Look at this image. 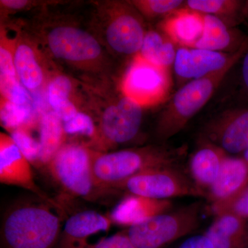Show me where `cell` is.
Instances as JSON below:
<instances>
[{
	"label": "cell",
	"instance_id": "obj_21",
	"mask_svg": "<svg viewBox=\"0 0 248 248\" xmlns=\"http://www.w3.org/2000/svg\"><path fill=\"white\" fill-rule=\"evenodd\" d=\"M177 47L161 31H146L138 55L155 66L170 70L174 65Z\"/></svg>",
	"mask_w": 248,
	"mask_h": 248
},
{
	"label": "cell",
	"instance_id": "obj_26",
	"mask_svg": "<svg viewBox=\"0 0 248 248\" xmlns=\"http://www.w3.org/2000/svg\"><path fill=\"white\" fill-rule=\"evenodd\" d=\"M145 17L149 19L166 18L183 9L185 1L182 0H142L131 3Z\"/></svg>",
	"mask_w": 248,
	"mask_h": 248
},
{
	"label": "cell",
	"instance_id": "obj_7",
	"mask_svg": "<svg viewBox=\"0 0 248 248\" xmlns=\"http://www.w3.org/2000/svg\"><path fill=\"white\" fill-rule=\"evenodd\" d=\"M143 121V107L122 94L103 112L93 140L101 153L129 143L138 136Z\"/></svg>",
	"mask_w": 248,
	"mask_h": 248
},
{
	"label": "cell",
	"instance_id": "obj_13",
	"mask_svg": "<svg viewBox=\"0 0 248 248\" xmlns=\"http://www.w3.org/2000/svg\"><path fill=\"white\" fill-rule=\"evenodd\" d=\"M112 222L110 217L86 210L78 212L67 218L62 228L55 248H91L107 236Z\"/></svg>",
	"mask_w": 248,
	"mask_h": 248
},
{
	"label": "cell",
	"instance_id": "obj_27",
	"mask_svg": "<svg viewBox=\"0 0 248 248\" xmlns=\"http://www.w3.org/2000/svg\"><path fill=\"white\" fill-rule=\"evenodd\" d=\"M209 209L215 217L231 214L248 219V184L231 198L210 204Z\"/></svg>",
	"mask_w": 248,
	"mask_h": 248
},
{
	"label": "cell",
	"instance_id": "obj_32",
	"mask_svg": "<svg viewBox=\"0 0 248 248\" xmlns=\"http://www.w3.org/2000/svg\"><path fill=\"white\" fill-rule=\"evenodd\" d=\"M239 100L237 104H248V46L245 50L239 62Z\"/></svg>",
	"mask_w": 248,
	"mask_h": 248
},
{
	"label": "cell",
	"instance_id": "obj_39",
	"mask_svg": "<svg viewBox=\"0 0 248 248\" xmlns=\"http://www.w3.org/2000/svg\"></svg>",
	"mask_w": 248,
	"mask_h": 248
},
{
	"label": "cell",
	"instance_id": "obj_29",
	"mask_svg": "<svg viewBox=\"0 0 248 248\" xmlns=\"http://www.w3.org/2000/svg\"><path fill=\"white\" fill-rule=\"evenodd\" d=\"M71 80L65 76H58L50 81L47 89V99L53 110L70 101L72 91Z\"/></svg>",
	"mask_w": 248,
	"mask_h": 248
},
{
	"label": "cell",
	"instance_id": "obj_10",
	"mask_svg": "<svg viewBox=\"0 0 248 248\" xmlns=\"http://www.w3.org/2000/svg\"><path fill=\"white\" fill-rule=\"evenodd\" d=\"M248 46V39L234 53H223L197 48H177L174 71L179 87L193 80L202 79L221 71L239 60Z\"/></svg>",
	"mask_w": 248,
	"mask_h": 248
},
{
	"label": "cell",
	"instance_id": "obj_24",
	"mask_svg": "<svg viewBox=\"0 0 248 248\" xmlns=\"http://www.w3.org/2000/svg\"><path fill=\"white\" fill-rule=\"evenodd\" d=\"M14 65L18 79L30 92L35 91L43 84L45 75L31 46L19 44L15 50Z\"/></svg>",
	"mask_w": 248,
	"mask_h": 248
},
{
	"label": "cell",
	"instance_id": "obj_30",
	"mask_svg": "<svg viewBox=\"0 0 248 248\" xmlns=\"http://www.w3.org/2000/svg\"><path fill=\"white\" fill-rule=\"evenodd\" d=\"M11 136L31 164L33 161L39 162L40 143L28 133L25 128L16 129L11 132Z\"/></svg>",
	"mask_w": 248,
	"mask_h": 248
},
{
	"label": "cell",
	"instance_id": "obj_4",
	"mask_svg": "<svg viewBox=\"0 0 248 248\" xmlns=\"http://www.w3.org/2000/svg\"><path fill=\"white\" fill-rule=\"evenodd\" d=\"M93 150L79 143L64 144L46 167L54 182L68 198L92 200L102 195L94 181Z\"/></svg>",
	"mask_w": 248,
	"mask_h": 248
},
{
	"label": "cell",
	"instance_id": "obj_25",
	"mask_svg": "<svg viewBox=\"0 0 248 248\" xmlns=\"http://www.w3.org/2000/svg\"><path fill=\"white\" fill-rule=\"evenodd\" d=\"M0 115L3 126L11 132L25 128L32 118V105H19L3 99Z\"/></svg>",
	"mask_w": 248,
	"mask_h": 248
},
{
	"label": "cell",
	"instance_id": "obj_9",
	"mask_svg": "<svg viewBox=\"0 0 248 248\" xmlns=\"http://www.w3.org/2000/svg\"><path fill=\"white\" fill-rule=\"evenodd\" d=\"M200 139L240 156L248 148V104H236L214 115L204 124Z\"/></svg>",
	"mask_w": 248,
	"mask_h": 248
},
{
	"label": "cell",
	"instance_id": "obj_12",
	"mask_svg": "<svg viewBox=\"0 0 248 248\" xmlns=\"http://www.w3.org/2000/svg\"><path fill=\"white\" fill-rule=\"evenodd\" d=\"M47 44L54 56L72 63L95 60L102 55V46L86 31L70 26H60L50 30Z\"/></svg>",
	"mask_w": 248,
	"mask_h": 248
},
{
	"label": "cell",
	"instance_id": "obj_23",
	"mask_svg": "<svg viewBox=\"0 0 248 248\" xmlns=\"http://www.w3.org/2000/svg\"><path fill=\"white\" fill-rule=\"evenodd\" d=\"M65 135L63 122L54 111L46 112L42 115L40 123L39 164L48 165L64 145Z\"/></svg>",
	"mask_w": 248,
	"mask_h": 248
},
{
	"label": "cell",
	"instance_id": "obj_8",
	"mask_svg": "<svg viewBox=\"0 0 248 248\" xmlns=\"http://www.w3.org/2000/svg\"><path fill=\"white\" fill-rule=\"evenodd\" d=\"M170 70L161 68L136 55L122 81V93L142 107L164 102L172 88Z\"/></svg>",
	"mask_w": 248,
	"mask_h": 248
},
{
	"label": "cell",
	"instance_id": "obj_35",
	"mask_svg": "<svg viewBox=\"0 0 248 248\" xmlns=\"http://www.w3.org/2000/svg\"><path fill=\"white\" fill-rule=\"evenodd\" d=\"M177 248H215L205 234H197L186 239Z\"/></svg>",
	"mask_w": 248,
	"mask_h": 248
},
{
	"label": "cell",
	"instance_id": "obj_11",
	"mask_svg": "<svg viewBox=\"0 0 248 248\" xmlns=\"http://www.w3.org/2000/svg\"><path fill=\"white\" fill-rule=\"evenodd\" d=\"M31 164L11 135L1 133L0 183L29 191L37 198L51 204L61 212L62 208L58 202L52 200L36 184Z\"/></svg>",
	"mask_w": 248,
	"mask_h": 248
},
{
	"label": "cell",
	"instance_id": "obj_36",
	"mask_svg": "<svg viewBox=\"0 0 248 248\" xmlns=\"http://www.w3.org/2000/svg\"><path fill=\"white\" fill-rule=\"evenodd\" d=\"M1 3L5 7L9 9H21L27 6L28 1L24 0H3Z\"/></svg>",
	"mask_w": 248,
	"mask_h": 248
},
{
	"label": "cell",
	"instance_id": "obj_17",
	"mask_svg": "<svg viewBox=\"0 0 248 248\" xmlns=\"http://www.w3.org/2000/svg\"><path fill=\"white\" fill-rule=\"evenodd\" d=\"M160 29L177 48H194L203 35V15L183 8L163 19Z\"/></svg>",
	"mask_w": 248,
	"mask_h": 248
},
{
	"label": "cell",
	"instance_id": "obj_3",
	"mask_svg": "<svg viewBox=\"0 0 248 248\" xmlns=\"http://www.w3.org/2000/svg\"><path fill=\"white\" fill-rule=\"evenodd\" d=\"M239 60L215 74L189 81L179 87L159 116L155 130L157 138L166 141L184 130L208 104Z\"/></svg>",
	"mask_w": 248,
	"mask_h": 248
},
{
	"label": "cell",
	"instance_id": "obj_6",
	"mask_svg": "<svg viewBox=\"0 0 248 248\" xmlns=\"http://www.w3.org/2000/svg\"><path fill=\"white\" fill-rule=\"evenodd\" d=\"M115 190L159 200H170L175 197H206L177 166L161 168L138 174L117 186Z\"/></svg>",
	"mask_w": 248,
	"mask_h": 248
},
{
	"label": "cell",
	"instance_id": "obj_16",
	"mask_svg": "<svg viewBox=\"0 0 248 248\" xmlns=\"http://www.w3.org/2000/svg\"><path fill=\"white\" fill-rule=\"evenodd\" d=\"M227 155L221 148L200 139L198 147L191 155L189 170L192 182L205 195L218 177Z\"/></svg>",
	"mask_w": 248,
	"mask_h": 248
},
{
	"label": "cell",
	"instance_id": "obj_34",
	"mask_svg": "<svg viewBox=\"0 0 248 248\" xmlns=\"http://www.w3.org/2000/svg\"><path fill=\"white\" fill-rule=\"evenodd\" d=\"M0 76H17L14 65V55L4 45L0 47Z\"/></svg>",
	"mask_w": 248,
	"mask_h": 248
},
{
	"label": "cell",
	"instance_id": "obj_31",
	"mask_svg": "<svg viewBox=\"0 0 248 248\" xmlns=\"http://www.w3.org/2000/svg\"><path fill=\"white\" fill-rule=\"evenodd\" d=\"M65 133L68 135H86L93 138L96 133V127L92 118L83 112H78L72 120L63 123Z\"/></svg>",
	"mask_w": 248,
	"mask_h": 248
},
{
	"label": "cell",
	"instance_id": "obj_28",
	"mask_svg": "<svg viewBox=\"0 0 248 248\" xmlns=\"http://www.w3.org/2000/svg\"><path fill=\"white\" fill-rule=\"evenodd\" d=\"M0 89L5 100L19 105H32L30 93L17 76H0Z\"/></svg>",
	"mask_w": 248,
	"mask_h": 248
},
{
	"label": "cell",
	"instance_id": "obj_2",
	"mask_svg": "<svg viewBox=\"0 0 248 248\" xmlns=\"http://www.w3.org/2000/svg\"><path fill=\"white\" fill-rule=\"evenodd\" d=\"M54 209L40 199L11 205L1 218L0 248H55L62 220Z\"/></svg>",
	"mask_w": 248,
	"mask_h": 248
},
{
	"label": "cell",
	"instance_id": "obj_20",
	"mask_svg": "<svg viewBox=\"0 0 248 248\" xmlns=\"http://www.w3.org/2000/svg\"><path fill=\"white\" fill-rule=\"evenodd\" d=\"M204 234L215 248H248V219L231 214L218 215Z\"/></svg>",
	"mask_w": 248,
	"mask_h": 248
},
{
	"label": "cell",
	"instance_id": "obj_37",
	"mask_svg": "<svg viewBox=\"0 0 248 248\" xmlns=\"http://www.w3.org/2000/svg\"><path fill=\"white\" fill-rule=\"evenodd\" d=\"M244 19H248V1H245L244 8Z\"/></svg>",
	"mask_w": 248,
	"mask_h": 248
},
{
	"label": "cell",
	"instance_id": "obj_18",
	"mask_svg": "<svg viewBox=\"0 0 248 248\" xmlns=\"http://www.w3.org/2000/svg\"><path fill=\"white\" fill-rule=\"evenodd\" d=\"M248 184V166L241 156L228 155L216 180L206 192L210 204L228 200Z\"/></svg>",
	"mask_w": 248,
	"mask_h": 248
},
{
	"label": "cell",
	"instance_id": "obj_22",
	"mask_svg": "<svg viewBox=\"0 0 248 248\" xmlns=\"http://www.w3.org/2000/svg\"><path fill=\"white\" fill-rule=\"evenodd\" d=\"M245 1L239 0H188L185 9L202 15L215 16L229 27L234 28L244 20Z\"/></svg>",
	"mask_w": 248,
	"mask_h": 248
},
{
	"label": "cell",
	"instance_id": "obj_1",
	"mask_svg": "<svg viewBox=\"0 0 248 248\" xmlns=\"http://www.w3.org/2000/svg\"><path fill=\"white\" fill-rule=\"evenodd\" d=\"M187 147L150 145L101 153L93 151V171L101 192L115 190L130 178L152 170L177 166L187 155Z\"/></svg>",
	"mask_w": 248,
	"mask_h": 248
},
{
	"label": "cell",
	"instance_id": "obj_5",
	"mask_svg": "<svg viewBox=\"0 0 248 248\" xmlns=\"http://www.w3.org/2000/svg\"><path fill=\"white\" fill-rule=\"evenodd\" d=\"M201 210L199 203L170 210L130 227L126 232L138 248H163L196 231Z\"/></svg>",
	"mask_w": 248,
	"mask_h": 248
},
{
	"label": "cell",
	"instance_id": "obj_19",
	"mask_svg": "<svg viewBox=\"0 0 248 248\" xmlns=\"http://www.w3.org/2000/svg\"><path fill=\"white\" fill-rule=\"evenodd\" d=\"M203 35L194 48L223 53H234L247 41L248 36L227 26L215 16L203 15Z\"/></svg>",
	"mask_w": 248,
	"mask_h": 248
},
{
	"label": "cell",
	"instance_id": "obj_15",
	"mask_svg": "<svg viewBox=\"0 0 248 248\" xmlns=\"http://www.w3.org/2000/svg\"><path fill=\"white\" fill-rule=\"evenodd\" d=\"M172 206L170 200H155L128 194L112 209L109 217L112 223L128 228L169 211Z\"/></svg>",
	"mask_w": 248,
	"mask_h": 248
},
{
	"label": "cell",
	"instance_id": "obj_33",
	"mask_svg": "<svg viewBox=\"0 0 248 248\" xmlns=\"http://www.w3.org/2000/svg\"><path fill=\"white\" fill-rule=\"evenodd\" d=\"M91 248H138L129 237L126 231L107 236Z\"/></svg>",
	"mask_w": 248,
	"mask_h": 248
},
{
	"label": "cell",
	"instance_id": "obj_14",
	"mask_svg": "<svg viewBox=\"0 0 248 248\" xmlns=\"http://www.w3.org/2000/svg\"><path fill=\"white\" fill-rule=\"evenodd\" d=\"M141 17L133 8L122 4L117 6L106 31V39L115 53L136 56L141 50L146 35Z\"/></svg>",
	"mask_w": 248,
	"mask_h": 248
},
{
	"label": "cell",
	"instance_id": "obj_38",
	"mask_svg": "<svg viewBox=\"0 0 248 248\" xmlns=\"http://www.w3.org/2000/svg\"><path fill=\"white\" fill-rule=\"evenodd\" d=\"M240 156L244 160L245 162H246L248 166V148L247 150H246L242 154L240 155Z\"/></svg>",
	"mask_w": 248,
	"mask_h": 248
}]
</instances>
